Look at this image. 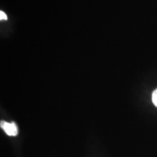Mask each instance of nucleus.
Returning <instances> with one entry per match:
<instances>
[{
  "instance_id": "nucleus-1",
  "label": "nucleus",
  "mask_w": 157,
  "mask_h": 157,
  "mask_svg": "<svg viewBox=\"0 0 157 157\" xmlns=\"http://www.w3.org/2000/svg\"><path fill=\"white\" fill-rule=\"evenodd\" d=\"M1 127L4 129L6 134L9 136H16L18 133L17 127L14 122L8 123L6 121H1Z\"/></svg>"
},
{
  "instance_id": "nucleus-2",
  "label": "nucleus",
  "mask_w": 157,
  "mask_h": 157,
  "mask_svg": "<svg viewBox=\"0 0 157 157\" xmlns=\"http://www.w3.org/2000/svg\"><path fill=\"white\" fill-rule=\"evenodd\" d=\"M152 101L155 106L157 107V89L155 90L152 94Z\"/></svg>"
},
{
  "instance_id": "nucleus-3",
  "label": "nucleus",
  "mask_w": 157,
  "mask_h": 157,
  "mask_svg": "<svg viewBox=\"0 0 157 157\" xmlns=\"http://www.w3.org/2000/svg\"><path fill=\"white\" fill-rule=\"evenodd\" d=\"M0 19L1 20H7V15H6L5 13L2 11L0 12Z\"/></svg>"
}]
</instances>
